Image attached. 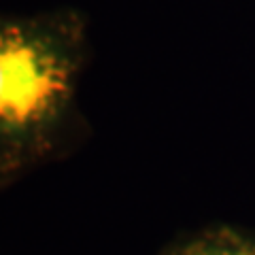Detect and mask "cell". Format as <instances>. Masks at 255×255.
I'll list each match as a JSON object with an SVG mask.
<instances>
[{
    "mask_svg": "<svg viewBox=\"0 0 255 255\" xmlns=\"http://www.w3.org/2000/svg\"><path fill=\"white\" fill-rule=\"evenodd\" d=\"M75 64L43 32L0 28V136H23L58 119L73 94Z\"/></svg>",
    "mask_w": 255,
    "mask_h": 255,
    "instance_id": "6da1fadb",
    "label": "cell"
},
{
    "mask_svg": "<svg viewBox=\"0 0 255 255\" xmlns=\"http://www.w3.org/2000/svg\"><path fill=\"white\" fill-rule=\"evenodd\" d=\"M181 255H255V247L238 238H206L191 245Z\"/></svg>",
    "mask_w": 255,
    "mask_h": 255,
    "instance_id": "7a4b0ae2",
    "label": "cell"
}]
</instances>
